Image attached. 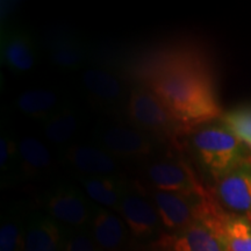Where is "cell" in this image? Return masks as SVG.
Instances as JSON below:
<instances>
[{"instance_id":"obj_1","label":"cell","mask_w":251,"mask_h":251,"mask_svg":"<svg viewBox=\"0 0 251 251\" xmlns=\"http://www.w3.org/2000/svg\"><path fill=\"white\" fill-rule=\"evenodd\" d=\"M136 71L142 85L188 129L224 114L208 64L192 49L181 47L157 52Z\"/></svg>"},{"instance_id":"obj_2","label":"cell","mask_w":251,"mask_h":251,"mask_svg":"<svg viewBox=\"0 0 251 251\" xmlns=\"http://www.w3.org/2000/svg\"><path fill=\"white\" fill-rule=\"evenodd\" d=\"M186 136L199 161L214 178L251 159L249 148L224 125L198 126Z\"/></svg>"},{"instance_id":"obj_3","label":"cell","mask_w":251,"mask_h":251,"mask_svg":"<svg viewBox=\"0 0 251 251\" xmlns=\"http://www.w3.org/2000/svg\"><path fill=\"white\" fill-rule=\"evenodd\" d=\"M126 115L134 128L157 140L168 141L177 149H181V139L190 130L176 120L161 100L142 84L131 89Z\"/></svg>"},{"instance_id":"obj_4","label":"cell","mask_w":251,"mask_h":251,"mask_svg":"<svg viewBox=\"0 0 251 251\" xmlns=\"http://www.w3.org/2000/svg\"><path fill=\"white\" fill-rule=\"evenodd\" d=\"M218 214L198 220L187 228L163 235L158 246L165 251H229L224 233V215Z\"/></svg>"},{"instance_id":"obj_5","label":"cell","mask_w":251,"mask_h":251,"mask_svg":"<svg viewBox=\"0 0 251 251\" xmlns=\"http://www.w3.org/2000/svg\"><path fill=\"white\" fill-rule=\"evenodd\" d=\"M93 139L99 148L105 150L115 159L140 161L152 155L156 139L133 126L121 124H103L96 128Z\"/></svg>"},{"instance_id":"obj_6","label":"cell","mask_w":251,"mask_h":251,"mask_svg":"<svg viewBox=\"0 0 251 251\" xmlns=\"http://www.w3.org/2000/svg\"><path fill=\"white\" fill-rule=\"evenodd\" d=\"M42 203L50 218L76 230L91 226L97 209L85 194L72 184H59L52 187L43 196Z\"/></svg>"},{"instance_id":"obj_7","label":"cell","mask_w":251,"mask_h":251,"mask_svg":"<svg viewBox=\"0 0 251 251\" xmlns=\"http://www.w3.org/2000/svg\"><path fill=\"white\" fill-rule=\"evenodd\" d=\"M81 83L94 105L105 112L117 114L127 108L130 91L126 85V79L117 72L105 68L87 69L81 75Z\"/></svg>"},{"instance_id":"obj_8","label":"cell","mask_w":251,"mask_h":251,"mask_svg":"<svg viewBox=\"0 0 251 251\" xmlns=\"http://www.w3.org/2000/svg\"><path fill=\"white\" fill-rule=\"evenodd\" d=\"M214 179L212 194L220 207L251 220V159Z\"/></svg>"},{"instance_id":"obj_9","label":"cell","mask_w":251,"mask_h":251,"mask_svg":"<svg viewBox=\"0 0 251 251\" xmlns=\"http://www.w3.org/2000/svg\"><path fill=\"white\" fill-rule=\"evenodd\" d=\"M153 190L161 192L197 196L208 192L194 174L191 165L181 158H164L153 162L147 170Z\"/></svg>"},{"instance_id":"obj_10","label":"cell","mask_w":251,"mask_h":251,"mask_svg":"<svg viewBox=\"0 0 251 251\" xmlns=\"http://www.w3.org/2000/svg\"><path fill=\"white\" fill-rule=\"evenodd\" d=\"M37 48L33 36L23 27L5 26L1 29V63L15 74H25L35 67Z\"/></svg>"},{"instance_id":"obj_11","label":"cell","mask_w":251,"mask_h":251,"mask_svg":"<svg viewBox=\"0 0 251 251\" xmlns=\"http://www.w3.org/2000/svg\"><path fill=\"white\" fill-rule=\"evenodd\" d=\"M129 233L137 240H148L158 233L161 219L152 202L139 194L127 192L119 207Z\"/></svg>"},{"instance_id":"obj_12","label":"cell","mask_w":251,"mask_h":251,"mask_svg":"<svg viewBox=\"0 0 251 251\" xmlns=\"http://www.w3.org/2000/svg\"><path fill=\"white\" fill-rule=\"evenodd\" d=\"M67 235L49 215L34 214L27 219L24 251H63Z\"/></svg>"},{"instance_id":"obj_13","label":"cell","mask_w":251,"mask_h":251,"mask_svg":"<svg viewBox=\"0 0 251 251\" xmlns=\"http://www.w3.org/2000/svg\"><path fill=\"white\" fill-rule=\"evenodd\" d=\"M64 157L72 168L85 177L115 175L118 169L117 159L98 146L74 144L68 147Z\"/></svg>"},{"instance_id":"obj_14","label":"cell","mask_w":251,"mask_h":251,"mask_svg":"<svg viewBox=\"0 0 251 251\" xmlns=\"http://www.w3.org/2000/svg\"><path fill=\"white\" fill-rule=\"evenodd\" d=\"M19 180L39 178L52 168V156L48 147L35 136H23L18 142Z\"/></svg>"},{"instance_id":"obj_15","label":"cell","mask_w":251,"mask_h":251,"mask_svg":"<svg viewBox=\"0 0 251 251\" xmlns=\"http://www.w3.org/2000/svg\"><path fill=\"white\" fill-rule=\"evenodd\" d=\"M127 229L124 220L115 213L103 207L96 209L91 224V234L101 251L120 249L127 240Z\"/></svg>"},{"instance_id":"obj_16","label":"cell","mask_w":251,"mask_h":251,"mask_svg":"<svg viewBox=\"0 0 251 251\" xmlns=\"http://www.w3.org/2000/svg\"><path fill=\"white\" fill-rule=\"evenodd\" d=\"M65 106L57 92L51 89H30L15 99V108L25 117L43 122Z\"/></svg>"},{"instance_id":"obj_17","label":"cell","mask_w":251,"mask_h":251,"mask_svg":"<svg viewBox=\"0 0 251 251\" xmlns=\"http://www.w3.org/2000/svg\"><path fill=\"white\" fill-rule=\"evenodd\" d=\"M79 181L86 196L103 208L118 211L122 199L128 192L126 180L117 175L81 177Z\"/></svg>"},{"instance_id":"obj_18","label":"cell","mask_w":251,"mask_h":251,"mask_svg":"<svg viewBox=\"0 0 251 251\" xmlns=\"http://www.w3.org/2000/svg\"><path fill=\"white\" fill-rule=\"evenodd\" d=\"M42 125L45 139L54 146H67L76 137L83 125V115L77 108L65 105Z\"/></svg>"},{"instance_id":"obj_19","label":"cell","mask_w":251,"mask_h":251,"mask_svg":"<svg viewBox=\"0 0 251 251\" xmlns=\"http://www.w3.org/2000/svg\"><path fill=\"white\" fill-rule=\"evenodd\" d=\"M50 62L62 70H78L85 65L87 51L77 36L61 33L48 45Z\"/></svg>"},{"instance_id":"obj_20","label":"cell","mask_w":251,"mask_h":251,"mask_svg":"<svg viewBox=\"0 0 251 251\" xmlns=\"http://www.w3.org/2000/svg\"><path fill=\"white\" fill-rule=\"evenodd\" d=\"M26 224L17 207L2 214L0 225V251H24Z\"/></svg>"},{"instance_id":"obj_21","label":"cell","mask_w":251,"mask_h":251,"mask_svg":"<svg viewBox=\"0 0 251 251\" xmlns=\"http://www.w3.org/2000/svg\"><path fill=\"white\" fill-rule=\"evenodd\" d=\"M224 233L229 251H251V220L226 212Z\"/></svg>"},{"instance_id":"obj_22","label":"cell","mask_w":251,"mask_h":251,"mask_svg":"<svg viewBox=\"0 0 251 251\" xmlns=\"http://www.w3.org/2000/svg\"><path fill=\"white\" fill-rule=\"evenodd\" d=\"M0 175L2 183L19 180V148L18 142L6 125L1 126L0 136Z\"/></svg>"},{"instance_id":"obj_23","label":"cell","mask_w":251,"mask_h":251,"mask_svg":"<svg viewBox=\"0 0 251 251\" xmlns=\"http://www.w3.org/2000/svg\"><path fill=\"white\" fill-rule=\"evenodd\" d=\"M220 119L251 150V106H240L224 113Z\"/></svg>"},{"instance_id":"obj_24","label":"cell","mask_w":251,"mask_h":251,"mask_svg":"<svg viewBox=\"0 0 251 251\" xmlns=\"http://www.w3.org/2000/svg\"><path fill=\"white\" fill-rule=\"evenodd\" d=\"M63 251H101L93 240L92 234L85 229H77L67 235Z\"/></svg>"}]
</instances>
